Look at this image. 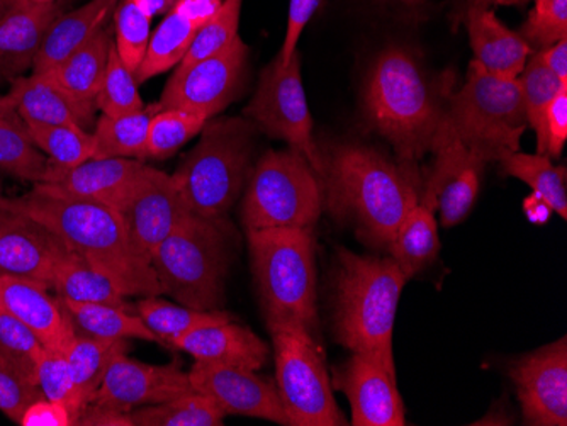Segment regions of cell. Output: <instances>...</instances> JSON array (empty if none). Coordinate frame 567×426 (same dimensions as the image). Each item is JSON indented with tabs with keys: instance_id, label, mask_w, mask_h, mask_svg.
<instances>
[{
	"instance_id": "obj_1",
	"label": "cell",
	"mask_w": 567,
	"mask_h": 426,
	"mask_svg": "<svg viewBox=\"0 0 567 426\" xmlns=\"http://www.w3.org/2000/svg\"><path fill=\"white\" fill-rule=\"evenodd\" d=\"M323 202L364 243L390 250L398 228L420 200L415 165L394 164L371 146L334 145L323 154Z\"/></svg>"
},
{
	"instance_id": "obj_2",
	"label": "cell",
	"mask_w": 567,
	"mask_h": 426,
	"mask_svg": "<svg viewBox=\"0 0 567 426\" xmlns=\"http://www.w3.org/2000/svg\"><path fill=\"white\" fill-rule=\"evenodd\" d=\"M8 208L41 222L70 252L106 273L126 298L162 294L152 262L140 253L116 209L37 189L9 197Z\"/></svg>"
},
{
	"instance_id": "obj_3",
	"label": "cell",
	"mask_w": 567,
	"mask_h": 426,
	"mask_svg": "<svg viewBox=\"0 0 567 426\" xmlns=\"http://www.w3.org/2000/svg\"><path fill=\"white\" fill-rule=\"evenodd\" d=\"M365 114L398 160L416 165L432 152L447 97L410 50L391 46L375 60L365 85Z\"/></svg>"
},
{
	"instance_id": "obj_4",
	"label": "cell",
	"mask_w": 567,
	"mask_h": 426,
	"mask_svg": "<svg viewBox=\"0 0 567 426\" xmlns=\"http://www.w3.org/2000/svg\"><path fill=\"white\" fill-rule=\"evenodd\" d=\"M333 333L352 354L394 364L393 332L401 291L408 279L391 259L359 256L346 248L337 253L333 279Z\"/></svg>"
},
{
	"instance_id": "obj_5",
	"label": "cell",
	"mask_w": 567,
	"mask_h": 426,
	"mask_svg": "<svg viewBox=\"0 0 567 426\" xmlns=\"http://www.w3.org/2000/svg\"><path fill=\"white\" fill-rule=\"evenodd\" d=\"M251 267L269 329H317V263L313 228L247 230Z\"/></svg>"
},
{
	"instance_id": "obj_6",
	"label": "cell",
	"mask_w": 567,
	"mask_h": 426,
	"mask_svg": "<svg viewBox=\"0 0 567 426\" xmlns=\"http://www.w3.org/2000/svg\"><path fill=\"white\" fill-rule=\"evenodd\" d=\"M255 133L244 117L206 121L199 143L172 175L194 215L225 221L250 177Z\"/></svg>"
},
{
	"instance_id": "obj_7",
	"label": "cell",
	"mask_w": 567,
	"mask_h": 426,
	"mask_svg": "<svg viewBox=\"0 0 567 426\" xmlns=\"http://www.w3.org/2000/svg\"><path fill=\"white\" fill-rule=\"evenodd\" d=\"M162 294L199 311H218L229 267L225 221L190 215L152 256Z\"/></svg>"
},
{
	"instance_id": "obj_8",
	"label": "cell",
	"mask_w": 567,
	"mask_h": 426,
	"mask_svg": "<svg viewBox=\"0 0 567 426\" xmlns=\"http://www.w3.org/2000/svg\"><path fill=\"white\" fill-rule=\"evenodd\" d=\"M445 120L457 138L484 162H502L520 152L528 128L517 79H502L471 62L466 82L449 94Z\"/></svg>"
},
{
	"instance_id": "obj_9",
	"label": "cell",
	"mask_w": 567,
	"mask_h": 426,
	"mask_svg": "<svg viewBox=\"0 0 567 426\" xmlns=\"http://www.w3.org/2000/svg\"><path fill=\"white\" fill-rule=\"evenodd\" d=\"M323 208L320 177L305 157L267 152L247 180L241 222L245 230L313 228Z\"/></svg>"
},
{
	"instance_id": "obj_10",
	"label": "cell",
	"mask_w": 567,
	"mask_h": 426,
	"mask_svg": "<svg viewBox=\"0 0 567 426\" xmlns=\"http://www.w3.org/2000/svg\"><path fill=\"white\" fill-rule=\"evenodd\" d=\"M276 361V387L289 426H343L323 354L313 333L298 324L270 329Z\"/></svg>"
},
{
	"instance_id": "obj_11",
	"label": "cell",
	"mask_w": 567,
	"mask_h": 426,
	"mask_svg": "<svg viewBox=\"0 0 567 426\" xmlns=\"http://www.w3.org/2000/svg\"><path fill=\"white\" fill-rule=\"evenodd\" d=\"M245 116L272 138L284 139L289 148L308 160L318 177L323 174V155L315 142L313 120L306 101L299 53L291 62L279 56L266 66L259 89L245 110Z\"/></svg>"
},
{
	"instance_id": "obj_12",
	"label": "cell",
	"mask_w": 567,
	"mask_h": 426,
	"mask_svg": "<svg viewBox=\"0 0 567 426\" xmlns=\"http://www.w3.org/2000/svg\"><path fill=\"white\" fill-rule=\"evenodd\" d=\"M247 60V44L237 37L208 59L178 65L162 92L158 111L181 110L212 120L237 98Z\"/></svg>"
},
{
	"instance_id": "obj_13",
	"label": "cell",
	"mask_w": 567,
	"mask_h": 426,
	"mask_svg": "<svg viewBox=\"0 0 567 426\" xmlns=\"http://www.w3.org/2000/svg\"><path fill=\"white\" fill-rule=\"evenodd\" d=\"M435 164L420 199L435 206L445 228L464 221L480 194L486 162L467 148L447 120H442L432 145Z\"/></svg>"
},
{
	"instance_id": "obj_14",
	"label": "cell",
	"mask_w": 567,
	"mask_h": 426,
	"mask_svg": "<svg viewBox=\"0 0 567 426\" xmlns=\"http://www.w3.org/2000/svg\"><path fill=\"white\" fill-rule=\"evenodd\" d=\"M120 215L140 253L152 262L158 245L193 211L174 177L146 165Z\"/></svg>"
},
{
	"instance_id": "obj_15",
	"label": "cell",
	"mask_w": 567,
	"mask_h": 426,
	"mask_svg": "<svg viewBox=\"0 0 567 426\" xmlns=\"http://www.w3.org/2000/svg\"><path fill=\"white\" fill-rule=\"evenodd\" d=\"M525 425H567V342L563 336L513 365Z\"/></svg>"
},
{
	"instance_id": "obj_16",
	"label": "cell",
	"mask_w": 567,
	"mask_h": 426,
	"mask_svg": "<svg viewBox=\"0 0 567 426\" xmlns=\"http://www.w3.org/2000/svg\"><path fill=\"white\" fill-rule=\"evenodd\" d=\"M187 374L193 389L208 396L225 416H250L289 426L276 384L257 371L196 361Z\"/></svg>"
},
{
	"instance_id": "obj_17",
	"label": "cell",
	"mask_w": 567,
	"mask_h": 426,
	"mask_svg": "<svg viewBox=\"0 0 567 426\" xmlns=\"http://www.w3.org/2000/svg\"><path fill=\"white\" fill-rule=\"evenodd\" d=\"M331 386L349 399L353 426L406 425L396 372L379 359L352 354L346 364L334 368Z\"/></svg>"
},
{
	"instance_id": "obj_18",
	"label": "cell",
	"mask_w": 567,
	"mask_h": 426,
	"mask_svg": "<svg viewBox=\"0 0 567 426\" xmlns=\"http://www.w3.org/2000/svg\"><path fill=\"white\" fill-rule=\"evenodd\" d=\"M189 374L178 364L153 365L117 355L111 362L91 405L132 413L190 393Z\"/></svg>"
},
{
	"instance_id": "obj_19",
	"label": "cell",
	"mask_w": 567,
	"mask_h": 426,
	"mask_svg": "<svg viewBox=\"0 0 567 426\" xmlns=\"http://www.w3.org/2000/svg\"><path fill=\"white\" fill-rule=\"evenodd\" d=\"M145 167L138 158H89L75 167H59L48 162L43 179L33 189L101 202L120 211Z\"/></svg>"
},
{
	"instance_id": "obj_20",
	"label": "cell",
	"mask_w": 567,
	"mask_h": 426,
	"mask_svg": "<svg viewBox=\"0 0 567 426\" xmlns=\"http://www.w3.org/2000/svg\"><path fill=\"white\" fill-rule=\"evenodd\" d=\"M69 248L30 216L0 209V273L34 279L51 289L53 273Z\"/></svg>"
},
{
	"instance_id": "obj_21",
	"label": "cell",
	"mask_w": 567,
	"mask_h": 426,
	"mask_svg": "<svg viewBox=\"0 0 567 426\" xmlns=\"http://www.w3.org/2000/svg\"><path fill=\"white\" fill-rule=\"evenodd\" d=\"M0 308L28 324L50 349L65 352L76 336L69 311L43 282L0 273Z\"/></svg>"
},
{
	"instance_id": "obj_22",
	"label": "cell",
	"mask_w": 567,
	"mask_h": 426,
	"mask_svg": "<svg viewBox=\"0 0 567 426\" xmlns=\"http://www.w3.org/2000/svg\"><path fill=\"white\" fill-rule=\"evenodd\" d=\"M63 2L34 4L22 0L0 15V81L12 82L33 70L34 56L48 28L63 14Z\"/></svg>"
},
{
	"instance_id": "obj_23",
	"label": "cell",
	"mask_w": 567,
	"mask_h": 426,
	"mask_svg": "<svg viewBox=\"0 0 567 426\" xmlns=\"http://www.w3.org/2000/svg\"><path fill=\"white\" fill-rule=\"evenodd\" d=\"M113 44V31L106 27L101 28L81 50H76L65 62L47 72L72 101L87 132L94 124V113L97 110L95 101L104 81Z\"/></svg>"
},
{
	"instance_id": "obj_24",
	"label": "cell",
	"mask_w": 567,
	"mask_h": 426,
	"mask_svg": "<svg viewBox=\"0 0 567 426\" xmlns=\"http://www.w3.org/2000/svg\"><path fill=\"white\" fill-rule=\"evenodd\" d=\"M474 62L502 79H518L530 59L532 48L520 33L509 30L489 6L473 4L466 14Z\"/></svg>"
},
{
	"instance_id": "obj_25",
	"label": "cell",
	"mask_w": 567,
	"mask_h": 426,
	"mask_svg": "<svg viewBox=\"0 0 567 426\" xmlns=\"http://www.w3.org/2000/svg\"><path fill=\"white\" fill-rule=\"evenodd\" d=\"M174 349L183 350L194 361L259 371L266 364L269 349L251 330L235 324H206L175 340Z\"/></svg>"
},
{
	"instance_id": "obj_26",
	"label": "cell",
	"mask_w": 567,
	"mask_h": 426,
	"mask_svg": "<svg viewBox=\"0 0 567 426\" xmlns=\"http://www.w3.org/2000/svg\"><path fill=\"white\" fill-rule=\"evenodd\" d=\"M120 0H91L53 21L34 56L33 73H47L81 50L101 28L106 27Z\"/></svg>"
},
{
	"instance_id": "obj_27",
	"label": "cell",
	"mask_w": 567,
	"mask_h": 426,
	"mask_svg": "<svg viewBox=\"0 0 567 426\" xmlns=\"http://www.w3.org/2000/svg\"><path fill=\"white\" fill-rule=\"evenodd\" d=\"M2 103L14 110L25 124H72L84 128L72 101L48 73L31 72L16 79L11 91L2 95Z\"/></svg>"
},
{
	"instance_id": "obj_28",
	"label": "cell",
	"mask_w": 567,
	"mask_h": 426,
	"mask_svg": "<svg viewBox=\"0 0 567 426\" xmlns=\"http://www.w3.org/2000/svg\"><path fill=\"white\" fill-rule=\"evenodd\" d=\"M435 211V206L420 199L401 222L391 243V256L406 279L432 263L441 250Z\"/></svg>"
},
{
	"instance_id": "obj_29",
	"label": "cell",
	"mask_w": 567,
	"mask_h": 426,
	"mask_svg": "<svg viewBox=\"0 0 567 426\" xmlns=\"http://www.w3.org/2000/svg\"><path fill=\"white\" fill-rule=\"evenodd\" d=\"M51 289L62 301L127 308L126 295L106 273H102L70 250L56 266Z\"/></svg>"
},
{
	"instance_id": "obj_30",
	"label": "cell",
	"mask_w": 567,
	"mask_h": 426,
	"mask_svg": "<svg viewBox=\"0 0 567 426\" xmlns=\"http://www.w3.org/2000/svg\"><path fill=\"white\" fill-rule=\"evenodd\" d=\"M132 349L130 340H107L97 336L79 335L76 333L69 349L65 350L66 361L72 371L79 396L85 408L91 405L102 380L117 355L127 354Z\"/></svg>"
},
{
	"instance_id": "obj_31",
	"label": "cell",
	"mask_w": 567,
	"mask_h": 426,
	"mask_svg": "<svg viewBox=\"0 0 567 426\" xmlns=\"http://www.w3.org/2000/svg\"><path fill=\"white\" fill-rule=\"evenodd\" d=\"M157 104L143 107L138 113L126 116L102 114L95 123L94 155L92 158H143L146 157V139Z\"/></svg>"
},
{
	"instance_id": "obj_32",
	"label": "cell",
	"mask_w": 567,
	"mask_h": 426,
	"mask_svg": "<svg viewBox=\"0 0 567 426\" xmlns=\"http://www.w3.org/2000/svg\"><path fill=\"white\" fill-rule=\"evenodd\" d=\"M62 301V299H60ZM69 311L75 329H81L85 335L107 340H142V342L158 343L157 336L150 332L138 314L130 308L113 306V304H87L62 301Z\"/></svg>"
},
{
	"instance_id": "obj_33",
	"label": "cell",
	"mask_w": 567,
	"mask_h": 426,
	"mask_svg": "<svg viewBox=\"0 0 567 426\" xmlns=\"http://www.w3.org/2000/svg\"><path fill=\"white\" fill-rule=\"evenodd\" d=\"M4 104V103H2ZM48 158L31 139L28 126L11 107L0 110V172L28 183H41Z\"/></svg>"
},
{
	"instance_id": "obj_34",
	"label": "cell",
	"mask_w": 567,
	"mask_h": 426,
	"mask_svg": "<svg viewBox=\"0 0 567 426\" xmlns=\"http://www.w3.org/2000/svg\"><path fill=\"white\" fill-rule=\"evenodd\" d=\"M199 30L189 19L171 9L161 27L150 37L145 59L135 73L138 84L181 65Z\"/></svg>"
},
{
	"instance_id": "obj_35",
	"label": "cell",
	"mask_w": 567,
	"mask_h": 426,
	"mask_svg": "<svg viewBox=\"0 0 567 426\" xmlns=\"http://www.w3.org/2000/svg\"><path fill=\"white\" fill-rule=\"evenodd\" d=\"M136 314L148 326L150 332L157 336L158 343L174 345L175 340L206 324L225 323L231 320L223 311H199L184 304H172L157 295H145L136 304Z\"/></svg>"
},
{
	"instance_id": "obj_36",
	"label": "cell",
	"mask_w": 567,
	"mask_h": 426,
	"mask_svg": "<svg viewBox=\"0 0 567 426\" xmlns=\"http://www.w3.org/2000/svg\"><path fill=\"white\" fill-rule=\"evenodd\" d=\"M503 170L527 184L535 196L546 200L553 212L567 219V170L554 165L546 155L517 154L503 158Z\"/></svg>"
},
{
	"instance_id": "obj_37",
	"label": "cell",
	"mask_w": 567,
	"mask_h": 426,
	"mask_svg": "<svg viewBox=\"0 0 567 426\" xmlns=\"http://www.w3.org/2000/svg\"><path fill=\"white\" fill-rule=\"evenodd\" d=\"M133 426H221L225 413L204 394L190 391L183 396L133 409Z\"/></svg>"
},
{
	"instance_id": "obj_38",
	"label": "cell",
	"mask_w": 567,
	"mask_h": 426,
	"mask_svg": "<svg viewBox=\"0 0 567 426\" xmlns=\"http://www.w3.org/2000/svg\"><path fill=\"white\" fill-rule=\"evenodd\" d=\"M34 145L50 164L75 167L94 155L92 133L72 124H25Z\"/></svg>"
},
{
	"instance_id": "obj_39",
	"label": "cell",
	"mask_w": 567,
	"mask_h": 426,
	"mask_svg": "<svg viewBox=\"0 0 567 426\" xmlns=\"http://www.w3.org/2000/svg\"><path fill=\"white\" fill-rule=\"evenodd\" d=\"M113 14L117 55L127 69L136 73L152 37V8L145 0H120Z\"/></svg>"
},
{
	"instance_id": "obj_40",
	"label": "cell",
	"mask_w": 567,
	"mask_h": 426,
	"mask_svg": "<svg viewBox=\"0 0 567 426\" xmlns=\"http://www.w3.org/2000/svg\"><path fill=\"white\" fill-rule=\"evenodd\" d=\"M206 117L181 110H162L153 114L146 139V157L168 158L190 138L203 132Z\"/></svg>"
},
{
	"instance_id": "obj_41",
	"label": "cell",
	"mask_w": 567,
	"mask_h": 426,
	"mask_svg": "<svg viewBox=\"0 0 567 426\" xmlns=\"http://www.w3.org/2000/svg\"><path fill=\"white\" fill-rule=\"evenodd\" d=\"M138 85L135 73L124 65L123 60L117 55L116 44H113L95 106L106 116L138 113L145 107Z\"/></svg>"
},
{
	"instance_id": "obj_42",
	"label": "cell",
	"mask_w": 567,
	"mask_h": 426,
	"mask_svg": "<svg viewBox=\"0 0 567 426\" xmlns=\"http://www.w3.org/2000/svg\"><path fill=\"white\" fill-rule=\"evenodd\" d=\"M517 81L524 97L528 126L534 129L538 139L543 135L544 114L547 106L564 87H567V82L560 81L556 73L550 72L535 53H532Z\"/></svg>"
},
{
	"instance_id": "obj_43",
	"label": "cell",
	"mask_w": 567,
	"mask_h": 426,
	"mask_svg": "<svg viewBox=\"0 0 567 426\" xmlns=\"http://www.w3.org/2000/svg\"><path fill=\"white\" fill-rule=\"evenodd\" d=\"M37 384L43 397L62 403L72 412L76 425V419L82 415L85 406L73 383L65 352L44 346L43 354L37 364Z\"/></svg>"
},
{
	"instance_id": "obj_44",
	"label": "cell",
	"mask_w": 567,
	"mask_h": 426,
	"mask_svg": "<svg viewBox=\"0 0 567 426\" xmlns=\"http://www.w3.org/2000/svg\"><path fill=\"white\" fill-rule=\"evenodd\" d=\"M241 4H244V0H223L218 12L200 28L199 33L194 38L189 52L184 56L181 65H189V63L208 59L231 43L238 37Z\"/></svg>"
},
{
	"instance_id": "obj_45",
	"label": "cell",
	"mask_w": 567,
	"mask_h": 426,
	"mask_svg": "<svg viewBox=\"0 0 567 426\" xmlns=\"http://www.w3.org/2000/svg\"><path fill=\"white\" fill-rule=\"evenodd\" d=\"M40 336L0 308V354L37 383V364L43 354Z\"/></svg>"
},
{
	"instance_id": "obj_46",
	"label": "cell",
	"mask_w": 567,
	"mask_h": 426,
	"mask_svg": "<svg viewBox=\"0 0 567 426\" xmlns=\"http://www.w3.org/2000/svg\"><path fill=\"white\" fill-rule=\"evenodd\" d=\"M520 37L532 52H540L567 38V0H535Z\"/></svg>"
},
{
	"instance_id": "obj_47",
	"label": "cell",
	"mask_w": 567,
	"mask_h": 426,
	"mask_svg": "<svg viewBox=\"0 0 567 426\" xmlns=\"http://www.w3.org/2000/svg\"><path fill=\"white\" fill-rule=\"evenodd\" d=\"M40 397L43 394L30 375L0 354V412L19 425L25 408Z\"/></svg>"
},
{
	"instance_id": "obj_48",
	"label": "cell",
	"mask_w": 567,
	"mask_h": 426,
	"mask_svg": "<svg viewBox=\"0 0 567 426\" xmlns=\"http://www.w3.org/2000/svg\"><path fill=\"white\" fill-rule=\"evenodd\" d=\"M567 142V87H564L550 101L544 114L543 135L537 139L538 155H546L550 160L563 155Z\"/></svg>"
},
{
	"instance_id": "obj_49",
	"label": "cell",
	"mask_w": 567,
	"mask_h": 426,
	"mask_svg": "<svg viewBox=\"0 0 567 426\" xmlns=\"http://www.w3.org/2000/svg\"><path fill=\"white\" fill-rule=\"evenodd\" d=\"M323 0H291L289 6L288 28L280 48L279 59L282 63L291 62L292 56L298 53L299 38L305 31L306 24L311 21L315 12L320 8Z\"/></svg>"
},
{
	"instance_id": "obj_50",
	"label": "cell",
	"mask_w": 567,
	"mask_h": 426,
	"mask_svg": "<svg viewBox=\"0 0 567 426\" xmlns=\"http://www.w3.org/2000/svg\"><path fill=\"white\" fill-rule=\"evenodd\" d=\"M21 426H73L75 418L62 403L40 397L31 403L19 419Z\"/></svg>"
},
{
	"instance_id": "obj_51",
	"label": "cell",
	"mask_w": 567,
	"mask_h": 426,
	"mask_svg": "<svg viewBox=\"0 0 567 426\" xmlns=\"http://www.w3.org/2000/svg\"><path fill=\"white\" fill-rule=\"evenodd\" d=\"M223 0H172V11L203 28L221 8Z\"/></svg>"
},
{
	"instance_id": "obj_52",
	"label": "cell",
	"mask_w": 567,
	"mask_h": 426,
	"mask_svg": "<svg viewBox=\"0 0 567 426\" xmlns=\"http://www.w3.org/2000/svg\"><path fill=\"white\" fill-rule=\"evenodd\" d=\"M81 426H133L130 413L117 409L104 408V406L89 405L76 419Z\"/></svg>"
},
{
	"instance_id": "obj_53",
	"label": "cell",
	"mask_w": 567,
	"mask_h": 426,
	"mask_svg": "<svg viewBox=\"0 0 567 426\" xmlns=\"http://www.w3.org/2000/svg\"><path fill=\"white\" fill-rule=\"evenodd\" d=\"M535 55L550 72L556 73L560 81L567 82V38L557 41L556 44L546 48V50L535 52Z\"/></svg>"
},
{
	"instance_id": "obj_54",
	"label": "cell",
	"mask_w": 567,
	"mask_h": 426,
	"mask_svg": "<svg viewBox=\"0 0 567 426\" xmlns=\"http://www.w3.org/2000/svg\"><path fill=\"white\" fill-rule=\"evenodd\" d=\"M524 209L527 218L530 219L532 222H535V225H544V222L549 221L550 212H553V209L549 208L546 200L540 199V197L535 196V194H532V196L525 199Z\"/></svg>"
},
{
	"instance_id": "obj_55",
	"label": "cell",
	"mask_w": 567,
	"mask_h": 426,
	"mask_svg": "<svg viewBox=\"0 0 567 426\" xmlns=\"http://www.w3.org/2000/svg\"><path fill=\"white\" fill-rule=\"evenodd\" d=\"M22 0H0V15L8 14L9 11L21 4Z\"/></svg>"
},
{
	"instance_id": "obj_56",
	"label": "cell",
	"mask_w": 567,
	"mask_h": 426,
	"mask_svg": "<svg viewBox=\"0 0 567 426\" xmlns=\"http://www.w3.org/2000/svg\"><path fill=\"white\" fill-rule=\"evenodd\" d=\"M527 0H495V4H503V6H517V4H525Z\"/></svg>"
},
{
	"instance_id": "obj_57",
	"label": "cell",
	"mask_w": 567,
	"mask_h": 426,
	"mask_svg": "<svg viewBox=\"0 0 567 426\" xmlns=\"http://www.w3.org/2000/svg\"><path fill=\"white\" fill-rule=\"evenodd\" d=\"M8 199L9 197H4V194H2V187H0V209L8 208Z\"/></svg>"
},
{
	"instance_id": "obj_58",
	"label": "cell",
	"mask_w": 567,
	"mask_h": 426,
	"mask_svg": "<svg viewBox=\"0 0 567 426\" xmlns=\"http://www.w3.org/2000/svg\"><path fill=\"white\" fill-rule=\"evenodd\" d=\"M474 4H483V6L495 4V0H474Z\"/></svg>"
},
{
	"instance_id": "obj_59",
	"label": "cell",
	"mask_w": 567,
	"mask_h": 426,
	"mask_svg": "<svg viewBox=\"0 0 567 426\" xmlns=\"http://www.w3.org/2000/svg\"><path fill=\"white\" fill-rule=\"evenodd\" d=\"M34 4H51V2H59V0H30Z\"/></svg>"
},
{
	"instance_id": "obj_60",
	"label": "cell",
	"mask_w": 567,
	"mask_h": 426,
	"mask_svg": "<svg viewBox=\"0 0 567 426\" xmlns=\"http://www.w3.org/2000/svg\"><path fill=\"white\" fill-rule=\"evenodd\" d=\"M2 106H4V104H2V95H0V110H2Z\"/></svg>"
},
{
	"instance_id": "obj_61",
	"label": "cell",
	"mask_w": 567,
	"mask_h": 426,
	"mask_svg": "<svg viewBox=\"0 0 567 426\" xmlns=\"http://www.w3.org/2000/svg\"><path fill=\"white\" fill-rule=\"evenodd\" d=\"M408 2H420V0H408Z\"/></svg>"
}]
</instances>
